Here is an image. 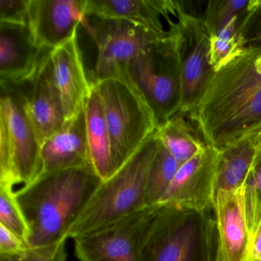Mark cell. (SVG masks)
Here are the masks:
<instances>
[{"label": "cell", "instance_id": "cell-1", "mask_svg": "<svg viewBox=\"0 0 261 261\" xmlns=\"http://www.w3.org/2000/svg\"><path fill=\"white\" fill-rule=\"evenodd\" d=\"M206 144L221 149L261 132V49L245 48L215 71L188 114Z\"/></svg>", "mask_w": 261, "mask_h": 261}, {"label": "cell", "instance_id": "cell-2", "mask_svg": "<svg viewBox=\"0 0 261 261\" xmlns=\"http://www.w3.org/2000/svg\"><path fill=\"white\" fill-rule=\"evenodd\" d=\"M102 181L94 168H76L42 172L15 192L28 227L29 247H48L68 239Z\"/></svg>", "mask_w": 261, "mask_h": 261}, {"label": "cell", "instance_id": "cell-3", "mask_svg": "<svg viewBox=\"0 0 261 261\" xmlns=\"http://www.w3.org/2000/svg\"><path fill=\"white\" fill-rule=\"evenodd\" d=\"M152 111L157 127L179 112L181 103L178 21L149 42L117 74Z\"/></svg>", "mask_w": 261, "mask_h": 261}, {"label": "cell", "instance_id": "cell-4", "mask_svg": "<svg viewBox=\"0 0 261 261\" xmlns=\"http://www.w3.org/2000/svg\"><path fill=\"white\" fill-rule=\"evenodd\" d=\"M158 146L155 131L121 168L102 181L68 232V238L74 239L98 230L147 207L146 177Z\"/></svg>", "mask_w": 261, "mask_h": 261}, {"label": "cell", "instance_id": "cell-5", "mask_svg": "<svg viewBox=\"0 0 261 261\" xmlns=\"http://www.w3.org/2000/svg\"><path fill=\"white\" fill-rule=\"evenodd\" d=\"M92 84L109 131L115 173L155 132L156 121L147 105L123 79L112 77Z\"/></svg>", "mask_w": 261, "mask_h": 261}, {"label": "cell", "instance_id": "cell-6", "mask_svg": "<svg viewBox=\"0 0 261 261\" xmlns=\"http://www.w3.org/2000/svg\"><path fill=\"white\" fill-rule=\"evenodd\" d=\"M42 170L41 146L16 88L1 86L0 185L29 184Z\"/></svg>", "mask_w": 261, "mask_h": 261}, {"label": "cell", "instance_id": "cell-7", "mask_svg": "<svg viewBox=\"0 0 261 261\" xmlns=\"http://www.w3.org/2000/svg\"><path fill=\"white\" fill-rule=\"evenodd\" d=\"M160 210L147 206L98 230L74 238L79 261H140L151 222Z\"/></svg>", "mask_w": 261, "mask_h": 261}, {"label": "cell", "instance_id": "cell-8", "mask_svg": "<svg viewBox=\"0 0 261 261\" xmlns=\"http://www.w3.org/2000/svg\"><path fill=\"white\" fill-rule=\"evenodd\" d=\"M84 28L95 42L97 59L92 83L117 77L120 70L146 45L166 35L138 24L108 18L88 16Z\"/></svg>", "mask_w": 261, "mask_h": 261}, {"label": "cell", "instance_id": "cell-9", "mask_svg": "<svg viewBox=\"0 0 261 261\" xmlns=\"http://www.w3.org/2000/svg\"><path fill=\"white\" fill-rule=\"evenodd\" d=\"M178 4L181 103L179 112L190 114L205 93L215 70L210 62V35L202 18Z\"/></svg>", "mask_w": 261, "mask_h": 261}, {"label": "cell", "instance_id": "cell-10", "mask_svg": "<svg viewBox=\"0 0 261 261\" xmlns=\"http://www.w3.org/2000/svg\"><path fill=\"white\" fill-rule=\"evenodd\" d=\"M50 51L44 49L37 68L30 79L11 85L19 93L40 146L65 123L63 105L53 76Z\"/></svg>", "mask_w": 261, "mask_h": 261}, {"label": "cell", "instance_id": "cell-11", "mask_svg": "<svg viewBox=\"0 0 261 261\" xmlns=\"http://www.w3.org/2000/svg\"><path fill=\"white\" fill-rule=\"evenodd\" d=\"M219 149L210 145L181 165L157 205L178 212H202L215 201V181Z\"/></svg>", "mask_w": 261, "mask_h": 261}, {"label": "cell", "instance_id": "cell-12", "mask_svg": "<svg viewBox=\"0 0 261 261\" xmlns=\"http://www.w3.org/2000/svg\"><path fill=\"white\" fill-rule=\"evenodd\" d=\"M87 0H30L28 25L36 45L53 49L88 22Z\"/></svg>", "mask_w": 261, "mask_h": 261}, {"label": "cell", "instance_id": "cell-13", "mask_svg": "<svg viewBox=\"0 0 261 261\" xmlns=\"http://www.w3.org/2000/svg\"><path fill=\"white\" fill-rule=\"evenodd\" d=\"M213 207L218 230L215 261H248L251 241L246 221L244 186L217 192Z\"/></svg>", "mask_w": 261, "mask_h": 261}, {"label": "cell", "instance_id": "cell-14", "mask_svg": "<svg viewBox=\"0 0 261 261\" xmlns=\"http://www.w3.org/2000/svg\"><path fill=\"white\" fill-rule=\"evenodd\" d=\"M178 211L160 207L145 237L140 261H191L195 229L178 221Z\"/></svg>", "mask_w": 261, "mask_h": 261}, {"label": "cell", "instance_id": "cell-15", "mask_svg": "<svg viewBox=\"0 0 261 261\" xmlns=\"http://www.w3.org/2000/svg\"><path fill=\"white\" fill-rule=\"evenodd\" d=\"M53 76L65 111V120L84 108L92 89L87 75L77 33L67 42L50 51Z\"/></svg>", "mask_w": 261, "mask_h": 261}, {"label": "cell", "instance_id": "cell-16", "mask_svg": "<svg viewBox=\"0 0 261 261\" xmlns=\"http://www.w3.org/2000/svg\"><path fill=\"white\" fill-rule=\"evenodd\" d=\"M44 49L36 45L28 24L0 22V85H17L30 79Z\"/></svg>", "mask_w": 261, "mask_h": 261}, {"label": "cell", "instance_id": "cell-17", "mask_svg": "<svg viewBox=\"0 0 261 261\" xmlns=\"http://www.w3.org/2000/svg\"><path fill=\"white\" fill-rule=\"evenodd\" d=\"M41 159L42 172L93 167L85 108L41 145Z\"/></svg>", "mask_w": 261, "mask_h": 261}, {"label": "cell", "instance_id": "cell-18", "mask_svg": "<svg viewBox=\"0 0 261 261\" xmlns=\"http://www.w3.org/2000/svg\"><path fill=\"white\" fill-rule=\"evenodd\" d=\"M87 16L123 19L158 33H165L163 19L172 20L177 13L172 0H87ZM170 27V28H171Z\"/></svg>", "mask_w": 261, "mask_h": 261}, {"label": "cell", "instance_id": "cell-19", "mask_svg": "<svg viewBox=\"0 0 261 261\" xmlns=\"http://www.w3.org/2000/svg\"><path fill=\"white\" fill-rule=\"evenodd\" d=\"M215 181L218 191H232L244 186L249 171L261 149V132L221 148Z\"/></svg>", "mask_w": 261, "mask_h": 261}, {"label": "cell", "instance_id": "cell-20", "mask_svg": "<svg viewBox=\"0 0 261 261\" xmlns=\"http://www.w3.org/2000/svg\"><path fill=\"white\" fill-rule=\"evenodd\" d=\"M85 111L91 164L103 181L114 175V169L111 137L100 96L93 84L91 94L85 102Z\"/></svg>", "mask_w": 261, "mask_h": 261}, {"label": "cell", "instance_id": "cell-21", "mask_svg": "<svg viewBox=\"0 0 261 261\" xmlns=\"http://www.w3.org/2000/svg\"><path fill=\"white\" fill-rule=\"evenodd\" d=\"M186 116L183 113H177L155 130L162 144L180 166L198 155L207 145L195 134Z\"/></svg>", "mask_w": 261, "mask_h": 261}, {"label": "cell", "instance_id": "cell-22", "mask_svg": "<svg viewBox=\"0 0 261 261\" xmlns=\"http://www.w3.org/2000/svg\"><path fill=\"white\" fill-rule=\"evenodd\" d=\"M179 163L159 140V146L151 162L146 177L145 201L146 206L157 205L175 178Z\"/></svg>", "mask_w": 261, "mask_h": 261}, {"label": "cell", "instance_id": "cell-23", "mask_svg": "<svg viewBox=\"0 0 261 261\" xmlns=\"http://www.w3.org/2000/svg\"><path fill=\"white\" fill-rule=\"evenodd\" d=\"M250 10L244 14L235 17L210 36L209 56L211 65L215 71L244 49L241 40V27Z\"/></svg>", "mask_w": 261, "mask_h": 261}, {"label": "cell", "instance_id": "cell-24", "mask_svg": "<svg viewBox=\"0 0 261 261\" xmlns=\"http://www.w3.org/2000/svg\"><path fill=\"white\" fill-rule=\"evenodd\" d=\"M244 190L246 221L252 244L261 224V149L244 181Z\"/></svg>", "mask_w": 261, "mask_h": 261}, {"label": "cell", "instance_id": "cell-25", "mask_svg": "<svg viewBox=\"0 0 261 261\" xmlns=\"http://www.w3.org/2000/svg\"><path fill=\"white\" fill-rule=\"evenodd\" d=\"M253 0H211L206 3L202 19L212 36L227 22L247 13Z\"/></svg>", "mask_w": 261, "mask_h": 261}, {"label": "cell", "instance_id": "cell-26", "mask_svg": "<svg viewBox=\"0 0 261 261\" xmlns=\"http://www.w3.org/2000/svg\"><path fill=\"white\" fill-rule=\"evenodd\" d=\"M0 224L16 233L27 244L28 227L16 202L12 186L0 185Z\"/></svg>", "mask_w": 261, "mask_h": 261}, {"label": "cell", "instance_id": "cell-27", "mask_svg": "<svg viewBox=\"0 0 261 261\" xmlns=\"http://www.w3.org/2000/svg\"><path fill=\"white\" fill-rule=\"evenodd\" d=\"M66 241L48 247H29L13 254H0V261H66Z\"/></svg>", "mask_w": 261, "mask_h": 261}, {"label": "cell", "instance_id": "cell-28", "mask_svg": "<svg viewBox=\"0 0 261 261\" xmlns=\"http://www.w3.org/2000/svg\"><path fill=\"white\" fill-rule=\"evenodd\" d=\"M244 48H254L261 44V0H253L251 9L241 27Z\"/></svg>", "mask_w": 261, "mask_h": 261}, {"label": "cell", "instance_id": "cell-29", "mask_svg": "<svg viewBox=\"0 0 261 261\" xmlns=\"http://www.w3.org/2000/svg\"><path fill=\"white\" fill-rule=\"evenodd\" d=\"M30 0H0V22L28 24Z\"/></svg>", "mask_w": 261, "mask_h": 261}, {"label": "cell", "instance_id": "cell-30", "mask_svg": "<svg viewBox=\"0 0 261 261\" xmlns=\"http://www.w3.org/2000/svg\"><path fill=\"white\" fill-rule=\"evenodd\" d=\"M28 247V244L16 233L0 224V254H13Z\"/></svg>", "mask_w": 261, "mask_h": 261}, {"label": "cell", "instance_id": "cell-31", "mask_svg": "<svg viewBox=\"0 0 261 261\" xmlns=\"http://www.w3.org/2000/svg\"><path fill=\"white\" fill-rule=\"evenodd\" d=\"M248 261H261V224L252 241Z\"/></svg>", "mask_w": 261, "mask_h": 261}, {"label": "cell", "instance_id": "cell-32", "mask_svg": "<svg viewBox=\"0 0 261 261\" xmlns=\"http://www.w3.org/2000/svg\"><path fill=\"white\" fill-rule=\"evenodd\" d=\"M254 48H260V49H261V44H259V45H257V46H256V47H254Z\"/></svg>", "mask_w": 261, "mask_h": 261}]
</instances>
